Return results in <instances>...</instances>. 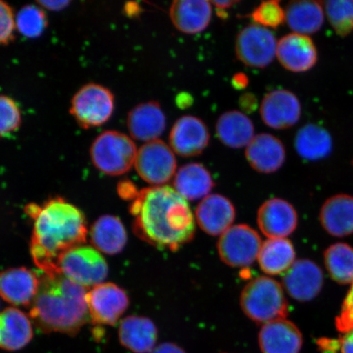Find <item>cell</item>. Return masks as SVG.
I'll use <instances>...</instances> for the list:
<instances>
[{"instance_id": "1", "label": "cell", "mask_w": 353, "mask_h": 353, "mask_svg": "<svg viewBox=\"0 0 353 353\" xmlns=\"http://www.w3.org/2000/svg\"><path fill=\"white\" fill-rule=\"evenodd\" d=\"M130 210L135 235L158 249L178 250L195 236V219L188 201L173 188L143 189Z\"/></svg>"}, {"instance_id": "2", "label": "cell", "mask_w": 353, "mask_h": 353, "mask_svg": "<svg viewBox=\"0 0 353 353\" xmlns=\"http://www.w3.org/2000/svg\"><path fill=\"white\" fill-rule=\"evenodd\" d=\"M26 211L34 220L30 246L34 263L46 275H59L57 262L61 256L86 242L85 214L60 197L51 199L42 206L30 204Z\"/></svg>"}, {"instance_id": "3", "label": "cell", "mask_w": 353, "mask_h": 353, "mask_svg": "<svg viewBox=\"0 0 353 353\" xmlns=\"http://www.w3.org/2000/svg\"><path fill=\"white\" fill-rule=\"evenodd\" d=\"M87 289L61 275L41 278L30 316L43 333L76 335L90 319Z\"/></svg>"}, {"instance_id": "4", "label": "cell", "mask_w": 353, "mask_h": 353, "mask_svg": "<svg viewBox=\"0 0 353 353\" xmlns=\"http://www.w3.org/2000/svg\"><path fill=\"white\" fill-rule=\"evenodd\" d=\"M240 303L243 312L258 324L286 319L289 314L283 287L271 277L259 276L250 281L242 290Z\"/></svg>"}, {"instance_id": "5", "label": "cell", "mask_w": 353, "mask_h": 353, "mask_svg": "<svg viewBox=\"0 0 353 353\" xmlns=\"http://www.w3.org/2000/svg\"><path fill=\"white\" fill-rule=\"evenodd\" d=\"M138 149L129 136L117 131H105L91 145L92 164L110 176L126 174L134 165Z\"/></svg>"}, {"instance_id": "6", "label": "cell", "mask_w": 353, "mask_h": 353, "mask_svg": "<svg viewBox=\"0 0 353 353\" xmlns=\"http://www.w3.org/2000/svg\"><path fill=\"white\" fill-rule=\"evenodd\" d=\"M57 273L87 289L103 283L108 274V266L94 247L82 245L61 256Z\"/></svg>"}, {"instance_id": "7", "label": "cell", "mask_w": 353, "mask_h": 353, "mask_svg": "<svg viewBox=\"0 0 353 353\" xmlns=\"http://www.w3.org/2000/svg\"><path fill=\"white\" fill-rule=\"evenodd\" d=\"M112 92L98 83H88L74 95L70 112L83 129L103 125L112 117Z\"/></svg>"}, {"instance_id": "8", "label": "cell", "mask_w": 353, "mask_h": 353, "mask_svg": "<svg viewBox=\"0 0 353 353\" xmlns=\"http://www.w3.org/2000/svg\"><path fill=\"white\" fill-rule=\"evenodd\" d=\"M262 244L261 238L254 228L238 224L220 236L217 246L224 263L232 268H245L258 259Z\"/></svg>"}, {"instance_id": "9", "label": "cell", "mask_w": 353, "mask_h": 353, "mask_svg": "<svg viewBox=\"0 0 353 353\" xmlns=\"http://www.w3.org/2000/svg\"><path fill=\"white\" fill-rule=\"evenodd\" d=\"M134 166L145 182L164 186L176 174V161L170 145L158 139L145 143L138 150Z\"/></svg>"}, {"instance_id": "10", "label": "cell", "mask_w": 353, "mask_h": 353, "mask_svg": "<svg viewBox=\"0 0 353 353\" xmlns=\"http://www.w3.org/2000/svg\"><path fill=\"white\" fill-rule=\"evenodd\" d=\"M276 48L275 35L257 24L247 26L236 37L237 59L250 68H267L276 57Z\"/></svg>"}, {"instance_id": "11", "label": "cell", "mask_w": 353, "mask_h": 353, "mask_svg": "<svg viewBox=\"0 0 353 353\" xmlns=\"http://www.w3.org/2000/svg\"><path fill=\"white\" fill-rule=\"evenodd\" d=\"M86 302L90 319L97 325H116L130 305L125 291L113 283L92 287L87 292Z\"/></svg>"}, {"instance_id": "12", "label": "cell", "mask_w": 353, "mask_h": 353, "mask_svg": "<svg viewBox=\"0 0 353 353\" xmlns=\"http://www.w3.org/2000/svg\"><path fill=\"white\" fill-rule=\"evenodd\" d=\"M282 282L291 298L308 302L320 294L324 283L323 272L311 260L299 259L284 273Z\"/></svg>"}, {"instance_id": "13", "label": "cell", "mask_w": 353, "mask_h": 353, "mask_svg": "<svg viewBox=\"0 0 353 353\" xmlns=\"http://www.w3.org/2000/svg\"><path fill=\"white\" fill-rule=\"evenodd\" d=\"M210 142V132L201 119L184 116L179 119L170 134V148L180 157H192L205 151Z\"/></svg>"}, {"instance_id": "14", "label": "cell", "mask_w": 353, "mask_h": 353, "mask_svg": "<svg viewBox=\"0 0 353 353\" xmlns=\"http://www.w3.org/2000/svg\"><path fill=\"white\" fill-rule=\"evenodd\" d=\"M260 230L268 239L285 238L298 226V214L294 206L280 198L265 201L258 211Z\"/></svg>"}, {"instance_id": "15", "label": "cell", "mask_w": 353, "mask_h": 353, "mask_svg": "<svg viewBox=\"0 0 353 353\" xmlns=\"http://www.w3.org/2000/svg\"><path fill=\"white\" fill-rule=\"evenodd\" d=\"M260 114L265 125L275 130L292 127L301 116V105L296 96L284 90H275L265 95Z\"/></svg>"}, {"instance_id": "16", "label": "cell", "mask_w": 353, "mask_h": 353, "mask_svg": "<svg viewBox=\"0 0 353 353\" xmlns=\"http://www.w3.org/2000/svg\"><path fill=\"white\" fill-rule=\"evenodd\" d=\"M41 278L26 268L0 272V296L15 306L32 304L38 294Z\"/></svg>"}, {"instance_id": "17", "label": "cell", "mask_w": 353, "mask_h": 353, "mask_svg": "<svg viewBox=\"0 0 353 353\" xmlns=\"http://www.w3.org/2000/svg\"><path fill=\"white\" fill-rule=\"evenodd\" d=\"M199 227L210 236H218L232 227L236 210L232 201L219 194L203 199L196 210Z\"/></svg>"}, {"instance_id": "18", "label": "cell", "mask_w": 353, "mask_h": 353, "mask_svg": "<svg viewBox=\"0 0 353 353\" xmlns=\"http://www.w3.org/2000/svg\"><path fill=\"white\" fill-rule=\"evenodd\" d=\"M276 57L282 66L292 72H304L316 63L315 44L307 35L290 34L277 42Z\"/></svg>"}, {"instance_id": "19", "label": "cell", "mask_w": 353, "mask_h": 353, "mask_svg": "<svg viewBox=\"0 0 353 353\" xmlns=\"http://www.w3.org/2000/svg\"><path fill=\"white\" fill-rule=\"evenodd\" d=\"M259 345L262 353H299L303 346V336L293 322L276 320L263 325Z\"/></svg>"}, {"instance_id": "20", "label": "cell", "mask_w": 353, "mask_h": 353, "mask_svg": "<svg viewBox=\"0 0 353 353\" xmlns=\"http://www.w3.org/2000/svg\"><path fill=\"white\" fill-rule=\"evenodd\" d=\"M127 125L132 139L149 143L158 140L165 132L166 118L160 104L148 101L130 110Z\"/></svg>"}, {"instance_id": "21", "label": "cell", "mask_w": 353, "mask_h": 353, "mask_svg": "<svg viewBox=\"0 0 353 353\" xmlns=\"http://www.w3.org/2000/svg\"><path fill=\"white\" fill-rule=\"evenodd\" d=\"M246 160L256 171L262 174L275 173L285 161V149L276 137L268 134L254 136L245 150Z\"/></svg>"}, {"instance_id": "22", "label": "cell", "mask_w": 353, "mask_h": 353, "mask_svg": "<svg viewBox=\"0 0 353 353\" xmlns=\"http://www.w3.org/2000/svg\"><path fill=\"white\" fill-rule=\"evenodd\" d=\"M172 23L180 32L196 34L208 28L212 17V4L205 0H176L171 4Z\"/></svg>"}, {"instance_id": "23", "label": "cell", "mask_w": 353, "mask_h": 353, "mask_svg": "<svg viewBox=\"0 0 353 353\" xmlns=\"http://www.w3.org/2000/svg\"><path fill=\"white\" fill-rule=\"evenodd\" d=\"M158 330L148 317L130 316L119 326V339L123 347L134 353H149L157 346Z\"/></svg>"}, {"instance_id": "24", "label": "cell", "mask_w": 353, "mask_h": 353, "mask_svg": "<svg viewBox=\"0 0 353 353\" xmlns=\"http://www.w3.org/2000/svg\"><path fill=\"white\" fill-rule=\"evenodd\" d=\"M33 336L32 322L23 312L8 307L0 312V350H21L28 345Z\"/></svg>"}, {"instance_id": "25", "label": "cell", "mask_w": 353, "mask_h": 353, "mask_svg": "<svg viewBox=\"0 0 353 353\" xmlns=\"http://www.w3.org/2000/svg\"><path fill=\"white\" fill-rule=\"evenodd\" d=\"M322 227L330 235L344 237L353 234V196L337 195L328 199L320 213Z\"/></svg>"}, {"instance_id": "26", "label": "cell", "mask_w": 353, "mask_h": 353, "mask_svg": "<svg viewBox=\"0 0 353 353\" xmlns=\"http://www.w3.org/2000/svg\"><path fill=\"white\" fill-rule=\"evenodd\" d=\"M214 186L210 172L199 163H190L181 167L174 176V188L187 201L208 196Z\"/></svg>"}, {"instance_id": "27", "label": "cell", "mask_w": 353, "mask_h": 353, "mask_svg": "<svg viewBox=\"0 0 353 353\" xmlns=\"http://www.w3.org/2000/svg\"><path fill=\"white\" fill-rule=\"evenodd\" d=\"M90 237L97 250L108 255L120 254L128 241L125 226L113 215H103L97 219L91 228Z\"/></svg>"}, {"instance_id": "28", "label": "cell", "mask_w": 353, "mask_h": 353, "mask_svg": "<svg viewBox=\"0 0 353 353\" xmlns=\"http://www.w3.org/2000/svg\"><path fill=\"white\" fill-rule=\"evenodd\" d=\"M219 139L227 147H247L254 138L253 122L245 114L231 110L222 114L216 123Z\"/></svg>"}, {"instance_id": "29", "label": "cell", "mask_w": 353, "mask_h": 353, "mask_svg": "<svg viewBox=\"0 0 353 353\" xmlns=\"http://www.w3.org/2000/svg\"><path fill=\"white\" fill-rule=\"evenodd\" d=\"M258 261L260 268L266 274H284L295 262L294 245L286 238L268 239L262 244Z\"/></svg>"}, {"instance_id": "30", "label": "cell", "mask_w": 353, "mask_h": 353, "mask_svg": "<svg viewBox=\"0 0 353 353\" xmlns=\"http://www.w3.org/2000/svg\"><path fill=\"white\" fill-rule=\"evenodd\" d=\"M285 21L294 33L307 35L314 34L324 23L323 7L320 2L294 1L286 7Z\"/></svg>"}, {"instance_id": "31", "label": "cell", "mask_w": 353, "mask_h": 353, "mask_svg": "<svg viewBox=\"0 0 353 353\" xmlns=\"http://www.w3.org/2000/svg\"><path fill=\"white\" fill-rule=\"evenodd\" d=\"M294 147L300 157L307 161H319L332 151V139L329 132L316 125H307L297 132Z\"/></svg>"}, {"instance_id": "32", "label": "cell", "mask_w": 353, "mask_h": 353, "mask_svg": "<svg viewBox=\"0 0 353 353\" xmlns=\"http://www.w3.org/2000/svg\"><path fill=\"white\" fill-rule=\"evenodd\" d=\"M325 264L330 276L341 285L353 283V248L336 243L325 251Z\"/></svg>"}, {"instance_id": "33", "label": "cell", "mask_w": 353, "mask_h": 353, "mask_svg": "<svg viewBox=\"0 0 353 353\" xmlns=\"http://www.w3.org/2000/svg\"><path fill=\"white\" fill-rule=\"evenodd\" d=\"M16 29L29 39L41 37L48 26V17L41 7L29 4L22 7L15 17Z\"/></svg>"}, {"instance_id": "34", "label": "cell", "mask_w": 353, "mask_h": 353, "mask_svg": "<svg viewBox=\"0 0 353 353\" xmlns=\"http://www.w3.org/2000/svg\"><path fill=\"white\" fill-rule=\"evenodd\" d=\"M326 14L338 34L353 32V0H330L324 3Z\"/></svg>"}, {"instance_id": "35", "label": "cell", "mask_w": 353, "mask_h": 353, "mask_svg": "<svg viewBox=\"0 0 353 353\" xmlns=\"http://www.w3.org/2000/svg\"><path fill=\"white\" fill-rule=\"evenodd\" d=\"M251 17L255 24L263 28H276L285 21V12L280 3L273 0L260 3L251 13Z\"/></svg>"}, {"instance_id": "36", "label": "cell", "mask_w": 353, "mask_h": 353, "mask_svg": "<svg viewBox=\"0 0 353 353\" xmlns=\"http://www.w3.org/2000/svg\"><path fill=\"white\" fill-rule=\"evenodd\" d=\"M21 113L19 105L10 97L0 95V138L19 129Z\"/></svg>"}, {"instance_id": "37", "label": "cell", "mask_w": 353, "mask_h": 353, "mask_svg": "<svg viewBox=\"0 0 353 353\" xmlns=\"http://www.w3.org/2000/svg\"><path fill=\"white\" fill-rule=\"evenodd\" d=\"M15 17L10 4L0 1V46H6L14 39Z\"/></svg>"}, {"instance_id": "38", "label": "cell", "mask_w": 353, "mask_h": 353, "mask_svg": "<svg viewBox=\"0 0 353 353\" xmlns=\"http://www.w3.org/2000/svg\"><path fill=\"white\" fill-rule=\"evenodd\" d=\"M339 332L346 334L353 330V283L344 299L341 313L335 321Z\"/></svg>"}, {"instance_id": "39", "label": "cell", "mask_w": 353, "mask_h": 353, "mask_svg": "<svg viewBox=\"0 0 353 353\" xmlns=\"http://www.w3.org/2000/svg\"><path fill=\"white\" fill-rule=\"evenodd\" d=\"M319 347L322 353H337L341 350V341L339 339H319Z\"/></svg>"}, {"instance_id": "40", "label": "cell", "mask_w": 353, "mask_h": 353, "mask_svg": "<svg viewBox=\"0 0 353 353\" xmlns=\"http://www.w3.org/2000/svg\"><path fill=\"white\" fill-rule=\"evenodd\" d=\"M149 353H187L182 347L174 343H163L159 344Z\"/></svg>"}, {"instance_id": "41", "label": "cell", "mask_w": 353, "mask_h": 353, "mask_svg": "<svg viewBox=\"0 0 353 353\" xmlns=\"http://www.w3.org/2000/svg\"><path fill=\"white\" fill-rule=\"evenodd\" d=\"M342 353H353V330L339 339Z\"/></svg>"}, {"instance_id": "42", "label": "cell", "mask_w": 353, "mask_h": 353, "mask_svg": "<svg viewBox=\"0 0 353 353\" xmlns=\"http://www.w3.org/2000/svg\"><path fill=\"white\" fill-rule=\"evenodd\" d=\"M241 107L247 112H252L254 110L257 101L254 95L246 94L241 97L240 101Z\"/></svg>"}, {"instance_id": "43", "label": "cell", "mask_w": 353, "mask_h": 353, "mask_svg": "<svg viewBox=\"0 0 353 353\" xmlns=\"http://www.w3.org/2000/svg\"><path fill=\"white\" fill-rule=\"evenodd\" d=\"M39 6L50 11L63 10L70 3L69 1H39Z\"/></svg>"}, {"instance_id": "44", "label": "cell", "mask_w": 353, "mask_h": 353, "mask_svg": "<svg viewBox=\"0 0 353 353\" xmlns=\"http://www.w3.org/2000/svg\"><path fill=\"white\" fill-rule=\"evenodd\" d=\"M232 83L233 87L236 88V90H244L248 85L249 78L245 74L237 73L233 77Z\"/></svg>"}, {"instance_id": "45", "label": "cell", "mask_w": 353, "mask_h": 353, "mask_svg": "<svg viewBox=\"0 0 353 353\" xmlns=\"http://www.w3.org/2000/svg\"><path fill=\"white\" fill-rule=\"evenodd\" d=\"M192 96L186 94V92H182L178 97H176V105H179L181 108H187L189 105H191L192 103Z\"/></svg>"}, {"instance_id": "46", "label": "cell", "mask_w": 353, "mask_h": 353, "mask_svg": "<svg viewBox=\"0 0 353 353\" xmlns=\"http://www.w3.org/2000/svg\"><path fill=\"white\" fill-rule=\"evenodd\" d=\"M210 3L213 4L216 10L226 12V10L232 8L237 1H210Z\"/></svg>"}]
</instances>
